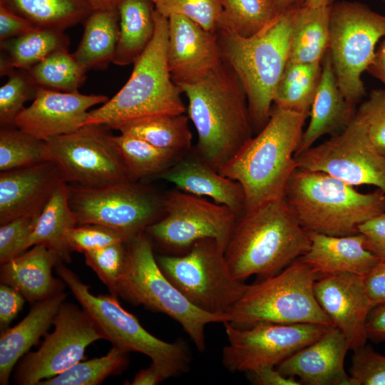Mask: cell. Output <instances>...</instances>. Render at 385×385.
Returning <instances> with one entry per match:
<instances>
[{
    "label": "cell",
    "instance_id": "obj_28",
    "mask_svg": "<svg viewBox=\"0 0 385 385\" xmlns=\"http://www.w3.org/2000/svg\"><path fill=\"white\" fill-rule=\"evenodd\" d=\"M69 38L63 31L35 26L19 36L0 42V75L16 69L29 70L48 56L68 49Z\"/></svg>",
    "mask_w": 385,
    "mask_h": 385
},
{
    "label": "cell",
    "instance_id": "obj_31",
    "mask_svg": "<svg viewBox=\"0 0 385 385\" xmlns=\"http://www.w3.org/2000/svg\"><path fill=\"white\" fill-rule=\"evenodd\" d=\"M76 225L78 220L70 207L68 185L64 183L56 190L39 215L28 240L27 249L43 245L56 253L63 262H69L72 252L68 235Z\"/></svg>",
    "mask_w": 385,
    "mask_h": 385
},
{
    "label": "cell",
    "instance_id": "obj_4",
    "mask_svg": "<svg viewBox=\"0 0 385 385\" xmlns=\"http://www.w3.org/2000/svg\"><path fill=\"white\" fill-rule=\"evenodd\" d=\"M154 19L153 37L133 63L130 78L113 97L88 112L83 125H100L115 130L133 121L186 112L183 93L173 81L168 66V19L155 9Z\"/></svg>",
    "mask_w": 385,
    "mask_h": 385
},
{
    "label": "cell",
    "instance_id": "obj_15",
    "mask_svg": "<svg viewBox=\"0 0 385 385\" xmlns=\"http://www.w3.org/2000/svg\"><path fill=\"white\" fill-rule=\"evenodd\" d=\"M164 215L145 232L163 245L190 248L205 238L215 239L225 250L239 217L225 205L179 189L163 197Z\"/></svg>",
    "mask_w": 385,
    "mask_h": 385
},
{
    "label": "cell",
    "instance_id": "obj_12",
    "mask_svg": "<svg viewBox=\"0 0 385 385\" xmlns=\"http://www.w3.org/2000/svg\"><path fill=\"white\" fill-rule=\"evenodd\" d=\"M68 190L78 225H101L130 238L145 232L164 215L163 197L136 182L125 180L98 188L68 185Z\"/></svg>",
    "mask_w": 385,
    "mask_h": 385
},
{
    "label": "cell",
    "instance_id": "obj_37",
    "mask_svg": "<svg viewBox=\"0 0 385 385\" xmlns=\"http://www.w3.org/2000/svg\"><path fill=\"white\" fill-rule=\"evenodd\" d=\"M218 29L250 37L271 24L281 14L272 0H221Z\"/></svg>",
    "mask_w": 385,
    "mask_h": 385
},
{
    "label": "cell",
    "instance_id": "obj_33",
    "mask_svg": "<svg viewBox=\"0 0 385 385\" xmlns=\"http://www.w3.org/2000/svg\"><path fill=\"white\" fill-rule=\"evenodd\" d=\"M34 26L59 31L83 24L93 12L86 0H0Z\"/></svg>",
    "mask_w": 385,
    "mask_h": 385
},
{
    "label": "cell",
    "instance_id": "obj_19",
    "mask_svg": "<svg viewBox=\"0 0 385 385\" xmlns=\"http://www.w3.org/2000/svg\"><path fill=\"white\" fill-rule=\"evenodd\" d=\"M168 19L167 61L176 85L195 83L222 63L217 31H207L183 16Z\"/></svg>",
    "mask_w": 385,
    "mask_h": 385
},
{
    "label": "cell",
    "instance_id": "obj_43",
    "mask_svg": "<svg viewBox=\"0 0 385 385\" xmlns=\"http://www.w3.org/2000/svg\"><path fill=\"white\" fill-rule=\"evenodd\" d=\"M83 254L87 265L93 269L113 294L125 266L127 242L115 243Z\"/></svg>",
    "mask_w": 385,
    "mask_h": 385
},
{
    "label": "cell",
    "instance_id": "obj_18",
    "mask_svg": "<svg viewBox=\"0 0 385 385\" xmlns=\"http://www.w3.org/2000/svg\"><path fill=\"white\" fill-rule=\"evenodd\" d=\"M315 297L325 313L356 350L368 340L366 321L375 305L365 288L364 276L349 272L324 274L314 285Z\"/></svg>",
    "mask_w": 385,
    "mask_h": 385
},
{
    "label": "cell",
    "instance_id": "obj_13",
    "mask_svg": "<svg viewBox=\"0 0 385 385\" xmlns=\"http://www.w3.org/2000/svg\"><path fill=\"white\" fill-rule=\"evenodd\" d=\"M228 344L222 362L232 373L277 366L319 338L330 327L322 324L262 322L248 327L223 323Z\"/></svg>",
    "mask_w": 385,
    "mask_h": 385
},
{
    "label": "cell",
    "instance_id": "obj_59",
    "mask_svg": "<svg viewBox=\"0 0 385 385\" xmlns=\"http://www.w3.org/2000/svg\"><path fill=\"white\" fill-rule=\"evenodd\" d=\"M151 1H153L155 4V3L156 2L157 0H150Z\"/></svg>",
    "mask_w": 385,
    "mask_h": 385
},
{
    "label": "cell",
    "instance_id": "obj_27",
    "mask_svg": "<svg viewBox=\"0 0 385 385\" xmlns=\"http://www.w3.org/2000/svg\"><path fill=\"white\" fill-rule=\"evenodd\" d=\"M66 294L61 291L38 302L19 324L1 331L0 337V384H9L19 359L47 331L64 302Z\"/></svg>",
    "mask_w": 385,
    "mask_h": 385
},
{
    "label": "cell",
    "instance_id": "obj_46",
    "mask_svg": "<svg viewBox=\"0 0 385 385\" xmlns=\"http://www.w3.org/2000/svg\"><path fill=\"white\" fill-rule=\"evenodd\" d=\"M39 215L18 217L0 227V262L4 264L27 250L28 240Z\"/></svg>",
    "mask_w": 385,
    "mask_h": 385
},
{
    "label": "cell",
    "instance_id": "obj_44",
    "mask_svg": "<svg viewBox=\"0 0 385 385\" xmlns=\"http://www.w3.org/2000/svg\"><path fill=\"white\" fill-rule=\"evenodd\" d=\"M356 117L365 125L375 150L385 158V90H372L359 107Z\"/></svg>",
    "mask_w": 385,
    "mask_h": 385
},
{
    "label": "cell",
    "instance_id": "obj_38",
    "mask_svg": "<svg viewBox=\"0 0 385 385\" xmlns=\"http://www.w3.org/2000/svg\"><path fill=\"white\" fill-rule=\"evenodd\" d=\"M51 161L47 142L17 127L0 130V171H8Z\"/></svg>",
    "mask_w": 385,
    "mask_h": 385
},
{
    "label": "cell",
    "instance_id": "obj_29",
    "mask_svg": "<svg viewBox=\"0 0 385 385\" xmlns=\"http://www.w3.org/2000/svg\"><path fill=\"white\" fill-rule=\"evenodd\" d=\"M119 35L113 63H134L144 52L155 33V4L150 0H120Z\"/></svg>",
    "mask_w": 385,
    "mask_h": 385
},
{
    "label": "cell",
    "instance_id": "obj_51",
    "mask_svg": "<svg viewBox=\"0 0 385 385\" xmlns=\"http://www.w3.org/2000/svg\"><path fill=\"white\" fill-rule=\"evenodd\" d=\"M366 293L376 306L385 304V260L379 262L364 276Z\"/></svg>",
    "mask_w": 385,
    "mask_h": 385
},
{
    "label": "cell",
    "instance_id": "obj_30",
    "mask_svg": "<svg viewBox=\"0 0 385 385\" xmlns=\"http://www.w3.org/2000/svg\"><path fill=\"white\" fill-rule=\"evenodd\" d=\"M330 13L331 6H304L294 11L287 61L322 63L329 48Z\"/></svg>",
    "mask_w": 385,
    "mask_h": 385
},
{
    "label": "cell",
    "instance_id": "obj_34",
    "mask_svg": "<svg viewBox=\"0 0 385 385\" xmlns=\"http://www.w3.org/2000/svg\"><path fill=\"white\" fill-rule=\"evenodd\" d=\"M189 119L185 113L155 116L121 125L115 130L183 155L192 149Z\"/></svg>",
    "mask_w": 385,
    "mask_h": 385
},
{
    "label": "cell",
    "instance_id": "obj_9",
    "mask_svg": "<svg viewBox=\"0 0 385 385\" xmlns=\"http://www.w3.org/2000/svg\"><path fill=\"white\" fill-rule=\"evenodd\" d=\"M55 268L60 279L98 325L104 339L113 346L148 356L166 379L180 376L189 371L192 357L185 340L168 342L157 338L120 306L115 296L93 294L89 287L62 262Z\"/></svg>",
    "mask_w": 385,
    "mask_h": 385
},
{
    "label": "cell",
    "instance_id": "obj_47",
    "mask_svg": "<svg viewBox=\"0 0 385 385\" xmlns=\"http://www.w3.org/2000/svg\"><path fill=\"white\" fill-rule=\"evenodd\" d=\"M349 375L354 385H385V355L370 345L354 351Z\"/></svg>",
    "mask_w": 385,
    "mask_h": 385
},
{
    "label": "cell",
    "instance_id": "obj_36",
    "mask_svg": "<svg viewBox=\"0 0 385 385\" xmlns=\"http://www.w3.org/2000/svg\"><path fill=\"white\" fill-rule=\"evenodd\" d=\"M113 140L130 181L136 182L153 176L156 178L182 156L130 135H113Z\"/></svg>",
    "mask_w": 385,
    "mask_h": 385
},
{
    "label": "cell",
    "instance_id": "obj_20",
    "mask_svg": "<svg viewBox=\"0 0 385 385\" xmlns=\"http://www.w3.org/2000/svg\"><path fill=\"white\" fill-rule=\"evenodd\" d=\"M108 100L103 95L39 88L32 103L16 116L15 126L46 140L79 129L87 118L88 109Z\"/></svg>",
    "mask_w": 385,
    "mask_h": 385
},
{
    "label": "cell",
    "instance_id": "obj_7",
    "mask_svg": "<svg viewBox=\"0 0 385 385\" xmlns=\"http://www.w3.org/2000/svg\"><path fill=\"white\" fill-rule=\"evenodd\" d=\"M322 276L299 257L279 272L248 284L227 312L228 322L238 327L262 322L334 326L315 297L314 285Z\"/></svg>",
    "mask_w": 385,
    "mask_h": 385
},
{
    "label": "cell",
    "instance_id": "obj_50",
    "mask_svg": "<svg viewBox=\"0 0 385 385\" xmlns=\"http://www.w3.org/2000/svg\"><path fill=\"white\" fill-rule=\"evenodd\" d=\"M34 27L29 21L0 4V42L19 36Z\"/></svg>",
    "mask_w": 385,
    "mask_h": 385
},
{
    "label": "cell",
    "instance_id": "obj_39",
    "mask_svg": "<svg viewBox=\"0 0 385 385\" xmlns=\"http://www.w3.org/2000/svg\"><path fill=\"white\" fill-rule=\"evenodd\" d=\"M28 71L39 88L62 92L78 91L87 72L68 49L53 52Z\"/></svg>",
    "mask_w": 385,
    "mask_h": 385
},
{
    "label": "cell",
    "instance_id": "obj_49",
    "mask_svg": "<svg viewBox=\"0 0 385 385\" xmlns=\"http://www.w3.org/2000/svg\"><path fill=\"white\" fill-rule=\"evenodd\" d=\"M24 297L15 288L1 283L0 286V327L4 331L22 309Z\"/></svg>",
    "mask_w": 385,
    "mask_h": 385
},
{
    "label": "cell",
    "instance_id": "obj_41",
    "mask_svg": "<svg viewBox=\"0 0 385 385\" xmlns=\"http://www.w3.org/2000/svg\"><path fill=\"white\" fill-rule=\"evenodd\" d=\"M7 76L0 88L1 128L15 127L16 118L25 108L24 103L33 101L39 88L28 70L16 69Z\"/></svg>",
    "mask_w": 385,
    "mask_h": 385
},
{
    "label": "cell",
    "instance_id": "obj_2",
    "mask_svg": "<svg viewBox=\"0 0 385 385\" xmlns=\"http://www.w3.org/2000/svg\"><path fill=\"white\" fill-rule=\"evenodd\" d=\"M309 116L274 106L264 128L218 170L241 185L245 212L284 197Z\"/></svg>",
    "mask_w": 385,
    "mask_h": 385
},
{
    "label": "cell",
    "instance_id": "obj_22",
    "mask_svg": "<svg viewBox=\"0 0 385 385\" xmlns=\"http://www.w3.org/2000/svg\"><path fill=\"white\" fill-rule=\"evenodd\" d=\"M349 349L344 334L332 326L276 368L287 376L298 378L302 384L354 385L344 369V359Z\"/></svg>",
    "mask_w": 385,
    "mask_h": 385
},
{
    "label": "cell",
    "instance_id": "obj_52",
    "mask_svg": "<svg viewBox=\"0 0 385 385\" xmlns=\"http://www.w3.org/2000/svg\"><path fill=\"white\" fill-rule=\"evenodd\" d=\"M274 366H263L248 372L250 381L257 385H301L296 378L282 374Z\"/></svg>",
    "mask_w": 385,
    "mask_h": 385
},
{
    "label": "cell",
    "instance_id": "obj_54",
    "mask_svg": "<svg viewBox=\"0 0 385 385\" xmlns=\"http://www.w3.org/2000/svg\"><path fill=\"white\" fill-rule=\"evenodd\" d=\"M366 71L385 85V37L376 48L373 60Z\"/></svg>",
    "mask_w": 385,
    "mask_h": 385
},
{
    "label": "cell",
    "instance_id": "obj_42",
    "mask_svg": "<svg viewBox=\"0 0 385 385\" xmlns=\"http://www.w3.org/2000/svg\"><path fill=\"white\" fill-rule=\"evenodd\" d=\"M155 9L163 16H185L204 29L216 32L222 7L221 0H157Z\"/></svg>",
    "mask_w": 385,
    "mask_h": 385
},
{
    "label": "cell",
    "instance_id": "obj_60",
    "mask_svg": "<svg viewBox=\"0 0 385 385\" xmlns=\"http://www.w3.org/2000/svg\"><path fill=\"white\" fill-rule=\"evenodd\" d=\"M382 1L385 2V0H382Z\"/></svg>",
    "mask_w": 385,
    "mask_h": 385
},
{
    "label": "cell",
    "instance_id": "obj_40",
    "mask_svg": "<svg viewBox=\"0 0 385 385\" xmlns=\"http://www.w3.org/2000/svg\"><path fill=\"white\" fill-rule=\"evenodd\" d=\"M128 353L113 348L101 357L79 361L66 371L38 385H97L108 376L121 373L128 365Z\"/></svg>",
    "mask_w": 385,
    "mask_h": 385
},
{
    "label": "cell",
    "instance_id": "obj_14",
    "mask_svg": "<svg viewBox=\"0 0 385 385\" xmlns=\"http://www.w3.org/2000/svg\"><path fill=\"white\" fill-rule=\"evenodd\" d=\"M107 130L103 125H87L46 140L51 161L66 182L98 188L129 180L113 135Z\"/></svg>",
    "mask_w": 385,
    "mask_h": 385
},
{
    "label": "cell",
    "instance_id": "obj_48",
    "mask_svg": "<svg viewBox=\"0 0 385 385\" xmlns=\"http://www.w3.org/2000/svg\"><path fill=\"white\" fill-rule=\"evenodd\" d=\"M359 233L364 237L365 248L385 260V212L360 225Z\"/></svg>",
    "mask_w": 385,
    "mask_h": 385
},
{
    "label": "cell",
    "instance_id": "obj_23",
    "mask_svg": "<svg viewBox=\"0 0 385 385\" xmlns=\"http://www.w3.org/2000/svg\"><path fill=\"white\" fill-rule=\"evenodd\" d=\"M156 178L185 192L208 197L229 207L239 217L245 212V196L241 185L221 175L192 149Z\"/></svg>",
    "mask_w": 385,
    "mask_h": 385
},
{
    "label": "cell",
    "instance_id": "obj_10",
    "mask_svg": "<svg viewBox=\"0 0 385 385\" xmlns=\"http://www.w3.org/2000/svg\"><path fill=\"white\" fill-rule=\"evenodd\" d=\"M385 37V15L359 1H336L331 6L328 51L338 86L356 106L366 95L361 73Z\"/></svg>",
    "mask_w": 385,
    "mask_h": 385
},
{
    "label": "cell",
    "instance_id": "obj_6",
    "mask_svg": "<svg viewBox=\"0 0 385 385\" xmlns=\"http://www.w3.org/2000/svg\"><path fill=\"white\" fill-rule=\"evenodd\" d=\"M295 11L281 14L250 37L217 30L222 58L246 93L254 133L270 119L275 91L288 61Z\"/></svg>",
    "mask_w": 385,
    "mask_h": 385
},
{
    "label": "cell",
    "instance_id": "obj_57",
    "mask_svg": "<svg viewBox=\"0 0 385 385\" xmlns=\"http://www.w3.org/2000/svg\"><path fill=\"white\" fill-rule=\"evenodd\" d=\"M93 11H113L118 8L120 0H86Z\"/></svg>",
    "mask_w": 385,
    "mask_h": 385
},
{
    "label": "cell",
    "instance_id": "obj_17",
    "mask_svg": "<svg viewBox=\"0 0 385 385\" xmlns=\"http://www.w3.org/2000/svg\"><path fill=\"white\" fill-rule=\"evenodd\" d=\"M53 324L54 330L17 368L16 384L38 385L81 361L88 345L104 339L91 316L73 304L63 302Z\"/></svg>",
    "mask_w": 385,
    "mask_h": 385
},
{
    "label": "cell",
    "instance_id": "obj_8",
    "mask_svg": "<svg viewBox=\"0 0 385 385\" xmlns=\"http://www.w3.org/2000/svg\"><path fill=\"white\" fill-rule=\"evenodd\" d=\"M113 295L135 305H143L178 322L196 348L205 349V327L228 322L227 315L204 312L192 304L159 267L150 237L143 232L127 242V259Z\"/></svg>",
    "mask_w": 385,
    "mask_h": 385
},
{
    "label": "cell",
    "instance_id": "obj_53",
    "mask_svg": "<svg viewBox=\"0 0 385 385\" xmlns=\"http://www.w3.org/2000/svg\"><path fill=\"white\" fill-rule=\"evenodd\" d=\"M367 339L375 342H385V304L374 307L366 318Z\"/></svg>",
    "mask_w": 385,
    "mask_h": 385
},
{
    "label": "cell",
    "instance_id": "obj_11",
    "mask_svg": "<svg viewBox=\"0 0 385 385\" xmlns=\"http://www.w3.org/2000/svg\"><path fill=\"white\" fill-rule=\"evenodd\" d=\"M158 264L169 280L195 307L227 315L248 284L234 277L225 249L215 239L195 242L184 255H161Z\"/></svg>",
    "mask_w": 385,
    "mask_h": 385
},
{
    "label": "cell",
    "instance_id": "obj_26",
    "mask_svg": "<svg viewBox=\"0 0 385 385\" xmlns=\"http://www.w3.org/2000/svg\"><path fill=\"white\" fill-rule=\"evenodd\" d=\"M308 234L310 247L300 257L322 275L349 272L364 276L380 260L365 248L361 233L346 236Z\"/></svg>",
    "mask_w": 385,
    "mask_h": 385
},
{
    "label": "cell",
    "instance_id": "obj_24",
    "mask_svg": "<svg viewBox=\"0 0 385 385\" xmlns=\"http://www.w3.org/2000/svg\"><path fill=\"white\" fill-rule=\"evenodd\" d=\"M322 65V78L311 107L310 120L295 155L311 148L322 135L341 133L356 115V106L347 101L339 89L328 50Z\"/></svg>",
    "mask_w": 385,
    "mask_h": 385
},
{
    "label": "cell",
    "instance_id": "obj_55",
    "mask_svg": "<svg viewBox=\"0 0 385 385\" xmlns=\"http://www.w3.org/2000/svg\"><path fill=\"white\" fill-rule=\"evenodd\" d=\"M166 378L163 373L153 364L140 370L134 376L130 384L132 385H155L158 384Z\"/></svg>",
    "mask_w": 385,
    "mask_h": 385
},
{
    "label": "cell",
    "instance_id": "obj_1",
    "mask_svg": "<svg viewBox=\"0 0 385 385\" xmlns=\"http://www.w3.org/2000/svg\"><path fill=\"white\" fill-rule=\"evenodd\" d=\"M178 86L197 134L192 150L218 171L253 137L245 90L224 60L203 78Z\"/></svg>",
    "mask_w": 385,
    "mask_h": 385
},
{
    "label": "cell",
    "instance_id": "obj_45",
    "mask_svg": "<svg viewBox=\"0 0 385 385\" xmlns=\"http://www.w3.org/2000/svg\"><path fill=\"white\" fill-rule=\"evenodd\" d=\"M131 239L123 232L97 224L78 225L68 235L71 252L82 253L115 243L128 242Z\"/></svg>",
    "mask_w": 385,
    "mask_h": 385
},
{
    "label": "cell",
    "instance_id": "obj_56",
    "mask_svg": "<svg viewBox=\"0 0 385 385\" xmlns=\"http://www.w3.org/2000/svg\"><path fill=\"white\" fill-rule=\"evenodd\" d=\"M280 14L293 11L304 6L306 0H272Z\"/></svg>",
    "mask_w": 385,
    "mask_h": 385
},
{
    "label": "cell",
    "instance_id": "obj_21",
    "mask_svg": "<svg viewBox=\"0 0 385 385\" xmlns=\"http://www.w3.org/2000/svg\"><path fill=\"white\" fill-rule=\"evenodd\" d=\"M67 183L53 161L0 173V224L39 215L56 190Z\"/></svg>",
    "mask_w": 385,
    "mask_h": 385
},
{
    "label": "cell",
    "instance_id": "obj_58",
    "mask_svg": "<svg viewBox=\"0 0 385 385\" xmlns=\"http://www.w3.org/2000/svg\"><path fill=\"white\" fill-rule=\"evenodd\" d=\"M337 0H306L304 6L309 7H326L331 6L334 4Z\"/></svg>",
    "mask_w": 385,
    "mask_h": 385
},
{
    "label": "cell",
    "instance_id": "obj_5",
    "mask_svg": "<svg viewBox=\"0 0 385 385\" xmlns=\"http://www.w3.org/2000/svg\"><path fill=\"white\" fill-rule=\"evenodd\" d=\"M284 197L300 226L307 232L332 236L359 233V226L385 212V192L369 193L329 174L297 168Z\"/></svg>",
    "mask_w": 385,
    "mask_h": 385
},
{
    "label": "cell",
    "instance_id": "obj_32",
    "mask_svg": "<svg viewBox=\"0 0 385 385\" xmlns=\"http://www.w3.org/2000/svg\"><path fill=\"white\" fill-rule=\"evenodd\" d=\"M84 31L72 53L86 70H104L113 62L119 35L118 9L95 11L83 23Z\"/></svg>",
    "mask_w": 385,
    "mask_h": 385
},
{
    "label": "cell",
    "instance_id": "obj_16",
    "mask_svg": "<svg viewBox=\"0 0 385 385\" xmlns=\"http://www.w3.org/2000/svg\"><path fill=\"white\" fill-rule=\"evenodd\" d=\"M294 158L297 168L321 171L352 186L372 185L385 192V158L356 115L341 133Z\"/></svg>",
    "mask_w": 385,
    "mask_h": 385
},
{
    "label": "cell",
    "instance_id": "obj_35",
    "mask_svg": "<svg viewBox=\"0 0 385 385\" xmlns=\"http://www.w3.org/2000/svg\"><path fill=\"white\" fill-rule=\"evenodd\" d=\"M322 73V63L287 61L275 91L274 106L309 115Z\"/></svg>",
    "mask_w": 385,
    "mask_h": 385
},
{
    "label": "cell",
    "instance_id": "obj_3",
    "mask_svg": "<svg viewBox=\"0 0 385 385\" xmlns=\"http://www.w3.org/2000/svg\"><path fill=\"white\" fill-rule=\"evenodd\" d=\"M309 234L299 224L284 197L240 216L225 255L235 278L274 275L304 255L310 247Z\"/></svg>",
    "mask_w": 385,
    "mask_h": 385
},
{
    "label": "cell",
    "instance_id": "obj_25",
    "mask_svg": "<svg viewBox=\"0 0 385 385\" xmlns=\"http://www.w3.org/2000/svg\"><path fill=\"white\" fill-rule=\"evenodd\" d=\"M62 262L58 255L43 245L1 265V283L17 289L31 303H36L63 291L65 283L52 276L53 267Z\"/></svg>",
    "mask_w": 385,
    "mask_h": 385
}]
</instances>
